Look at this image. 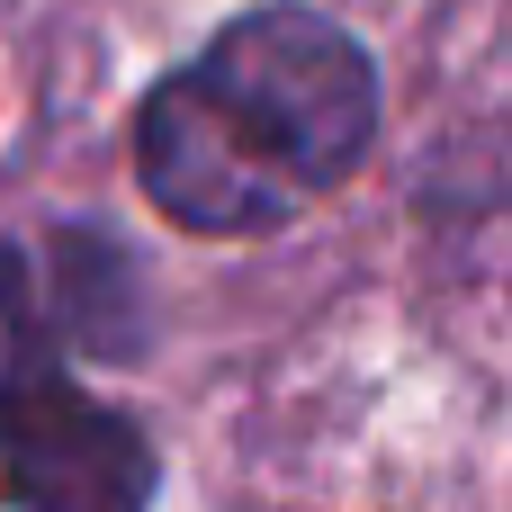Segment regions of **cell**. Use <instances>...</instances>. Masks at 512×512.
Instances as JSON below:
<instances>
[{"label":"cell","instance_id":"1","mask_svg":"<svg viewBox=\"0 0 512 512\" xmlns=\"http://www.w3.org/2000/svg\"><path fill=\"white\" fill-rule=\"evenodd\" d=\"M378 135V72L315 9H252L180 63L135 117L144 198L189 234H270L306 216Z\"/></svg>","mask_w":512,"mask_h":512},{"label":"cell","instance_id":"2","mask_svg":"<svg viewBox=\"0 0 512 512\" xmlns=\"http://www.w3.org/2000/svg\"><path fill=\"white\" fill-rule=\"evenodd\" d=\"M0 477L27 512H144L153 450L126 414L90 405L54 360L9 351L0 378Z\"/></svg>","mask_w":512,"mask_h":512}]
</instances>
